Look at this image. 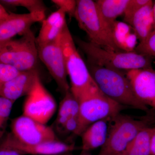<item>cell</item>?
I'll use <instances>...</instances> for the list:
<instances>
[{"label":"cell","mask_w":155,"mask_h":155,"mask_svg":"<svg viewBox=\"0 0 155 155\" xmlns=\"http://www.w3.org/2000/svg\"><path fill=\"white\" fill-rule=\"evenodd\" d=\"M87 65L95 83L106 96L121 105L149 113L148 107L141 104L134 95L125 72L89 61Z\"/></svg>","instance_id":"6da1fadb"},{"label":"cell","mask_w":155,"mask_h":155,"mask_svg":"<svg viewBox=\"0 0 155 155\" xmlns=\"http://www.w3.org/2000/svg\"><path fill=\"white\" fill-rule=\"evenodd\" d=\"M75 41L86 55L88 61L97 65L124 72L153 67L152 57L138 54L134 51L131 52L112 51L80 39H75Z\"/></svg>","instance_id":"7a4b0ae2"},{"label":"cell","mask_w":155,"mask_h":155,"mask_svg":"<svg viewBox=\"0 0 155 155\" xmlns=\"http://www.w3.org/2000/svg\"><path fill=\"white\" fill-rule=\"evenodd\" d=\"M79 104L78 128L75 134L80 136L94 122L110 119L120 114L124 109L100 91L96 84L91 87L77 99Z\"/></svg>","instance_id":"3957f363"},{"label":"cell","mask_w":155,"mask_h":155,"mask_svg":"<svg viewBox=\"0 0 155 155\" xmlns=\"http://www.w3.org/2000/svg\"><path fill=\"white\" fill-rule=\"evenodd\" d=\"M150 117L137 119L119 114L110 119L105 143L98 155H122L138 134L150 127Z\"/></svg>","instance_id":"277c9868"},{"label":"cell","mask_w":155,"mask_h":155,"mask_svg":"<svg viewBox=\"0 0 155 155\" xmlns=\"http://www.w3.org/2000/svg\"><path fill=\"white\" fill-rule=\"evenodd\" d=\"M74 17L90 42L106 49L122 51L114 42L111 29L101 16L95 1L77 0Z\"/></svg>","instance_id":"5b68a950"},{"label":"cell","mask_w":155,"mask_h":155,"mask_svg":"<svg viewBox=\"0 0 155 155\" xmlns=\"http://www.w3.org/2000/svg\"><path fill=\"white\" fill-rule=\"evenodd\" d=\"M61 44L66 70L70 81V90L76 99L96 84L86 63L78 51L67 23L61 34Z\"/></svg>","instance_id":"8992f818"},{"label":"cell","mask_w":155,"mask_h":155,"mask_svg":"<svg viewBox=\"0 0 155 155\" xmlns=\"http://www.w3.org/2000/svg\"><path fill=\"white\" fill-rule=\"evenodd\" d=\"M22 36L6 42L0 53V63L11 65L20 72L35 69L39 59L36 38L31 29Z\"/></svg>","instance_id":"52a82bcc"},{"label":"cell","mask_w":155,"mask_h":155,"mask_svg":"<svg viewBox=\"0 0 155 155\" xmlns=\"http://www.w3.org/2000/svg\"><path fill=\"white\" fill-rule=\"evenodd\" d=\"M56 109L54 99L44 86L38 75L26 95L23 115L46 125L54 116Z\"/></svg>","instance_id":"ba28073f"},{"label":"cell","mask_w":155,"mask_h":155,"mask_svg":"<svg viewBox=\"0 0 155 155\" xmlns=\"http://www.w3.org/2000/svg\"><path fill=\"white\" fill-rule=\"evenodd\" d=\"M61 34L55 40L38 45V58L43 63L64 94L70 90L61 44Z\"/></svg>","instance_id":"9c48e42d"},{"label":"cell","mask_w":155,"mask_h":155,"mask_svg":"<svg viewBox=\"0 0 155 155\" xmlns=\"http://www.w3.org/2000/svg\"><path fill=\"white\" fill-rule=\"evenodd\" d=\"M11 128L14 137L23 144L31 145L58 140L51 127L23 115L12 120Z\"/></svg>","instance_id":"30bf717a"},{"label":"cell","mask_w":155,"mask_h":155,"mask_svg":"<svg viewBox=\"0 0 155 155\" xmlns=\"http://www.w3.org/2000/svg\"><path fill=\"white\" fill-rule=\"evenodd\" d=\"M134 95L141 104L155 113V69H136L125 72Z\"/></svg>","instance_id":"8fae6325"},{"label":"cell","mask_w":155,"mask_h":155,"mask_svg":"<svg viewBox=\"0 0 155 155\" xmlns=\"http://www.w3.org/2000/svg\"><path fill=\"white\" fill-rule=\"evenodd\" d=\"M45 19L44 12L24 14H9L0 22V41L10 40L15 35H23L36 22Z\"/></svg>","instance_id":"7c38bea8"},{"label":"cell","mask_w":155,"mask_h":155,"mask_svg":"<svg viewBox=\"0 0 155 155\" xmlns=\"http://www.w3.org/2000/svg\"><path fill=\"white\" fill-rule=\"evenodd\" d=\"M38 75L36 69L20 72L11 80L0 84V97L15 102L29 93Z\"/></svg>","instance_id":"4fadbf2b"},{"label":"cell","mask_w":155,"mask_h":155,"mask_svg":"<svg viewBox=\"0 0 155 155\" xmlns=\"http://www.w3.org/2000/svg\"><path fill=\"white\" fill-rule=\"evenodd\" d=\"M11 135L14 146L25 155H61L69 153L75 149L74 144H69L58 140L27 145L20 143L12 133Z\"/></svg>","instance_id":"5bb4252c"},{"label":"cell","mask_w":155,"mask_h":155,"mask_svg":"<svg viewBox=\"0 0 155 155\" xmlns=\"http://www.w3.org/2000/svg\"><path fill=\"white\" fill-rule=\"evenodd\" d=\"M66 15L62 10L58 9L44 19L36 38L38 45L48 43L58 38L67 23Z\"/></svg>","instance_id":"9a60e30c"},{"label":"cell","mask_w":155,"mask_h":155,"mask_svg":"<svg viewBox=\"0 0 155 155\" xmlns=\"http://www.w3.org/2000/svg\"><path fill=\"white\" fill-rule=\"evenodd\" d=\"M129 25L132 27L140 42L144 41L150 36L154 27L152 1L135 13Z\"/></svg>","instance_id":"2e32d148"},{"label":"cell","mask_w":155,"mask_h":155,"mask_svg":"<svg viewBox=\"0 0 155 155\" xmlns=\"http://www.w3.org/2000/svg\"><path fill=\"white\" fill-rule=\"evenodd\" d=\"M110 119L100 120L90 125L81 134V149L84 153L101 147L107 136Z\"/></svg>","instance_id":"e0dca14e"},{"label":"cell","mask_w":155,"mask_h":155,"mask_svg":"<svg viewBox=\"0 0 155 155\" xmlns=\"http://www.w3.org/2000/svg\"><path fill=\"white\" fill-rule=\"evenodd\" d=\"M114 42L122 51H133L136 47L137 38L130 25L116 20L111 28Z\"/></svg>","instance_id":"ac0fdd59"},{"label":"cell","mask_w":155,"mask_h":155,"mask_svg":"<svg viewBox=\"0 0 155 155\" xmlns=\"http://www.w3.org/2000/svg\"><path fill=\"white\" fill-rule=\"evenodd\" d=\"M129 0H97L95 1L104 21L111 30L116 19L124 14Z\"/></svg>","instance_id":"d6986e66"},{"label":"cell","mask_w":155,"mask_h":155,"mask_svg":"<svg viewBox=\"0 0 155 155\" xmlns=\"http://www.w3.org/2000/svg\"><path fill=\"white\" fill-rule=\"evenodd\" d=\"M79 111V102L70 90L64 94L60 103L56 118V125L62 128L68 119L78 117Z\"/></svg>","instance_id":"ffe728a7"},{"label":"cell","mask_w":155,"mask_h":155,"mask_svg":"<svg viewBox=\"0 0 155 155\" xmlns=\"http://www.w3.org/2000/svg\"><path fill=\"white\" fill-rule=\"evenodd\" d=\"M154 127L141 130L122 155H151L150 142Z\"/></svg>","instance_id":"44dd1931"},{"label":"cell","mask_w":155,"mask_h":155,"mask_svg":"<svg viewBox=\"0 0 155 155\" xmlns=\"http://www.w3.org/2000/svg\"><path fill=\"white\" fill-rule=\"evenodd\" d=\"M0 3L10 7H22L30 13H45L46 9L43 2L41 0H1Z\"/></svg>","instance_id":"7402d4cb"},{"label":"cell","mask_w":155,"mask_h":155,"mask_svg":"<svg viewBox=\"0 0 155 155\" xmlns=\"http://www.w3.org/2000/svg\"><path fill=\"white\" fill-rule=\"evenodd\" d=\"M14 104L11 101L0 97V142L5 132L7 122Z\"/></svg>","instance_id":"603a6c76"},{"label":"cell","mask_w":155,"mask_h":155,"mask_svg":"<svg viewBox=\"0 0 155 155\" xmlns=\"http://www.w3.org/2000/svg\"><path fill=\"white\" fill-rule=\"evenodd\" d=\"M134 51L141 54L155 57V31L152 32L144 41L139 42Z\"/></svg>","instance_id":"cb8c5ba5"},{"label":"cell","mask_w":155,"mask_h":155,"mask_svg":"<svg viewBox=\"0 0 155 155\" xmlns=\"http://www.w3.org/2000/svg\"><path fill=\"white\" fill-rule=\"evenodd\" d=\"M151 0H129L124 12V21L129 25L132 17L135 13Z\"/></svg>","instance_id":"d4e9b609"},{"label":"cell","mask_w":155,"mask_h":155,"mask_svg":"<svg viewBox=\"0 0 155 155\" xmlns=\"http://www.w3.org/2000/svg\"><path fill=\"white\" fill-rule=\"evenodd\" d=\"M0 155H25L14 146L11 133L8 134L0 142Z\"/></svg>","instance_id":"484cf974"},{"label":"cell","mask_w":155,"mask_h":155,"mask_svg":"<svg viewBox=\"0 0 155 155\" xmlns=\"http://www.w3.org/2000/svg\"><path fill=\"white\" fill-rule=\"evenodd\" d=\"M52 2L58 6L66 14L74 17L77 7V1L75 0H52Z\"/></svg>","instance_id":"4316f807"},{"label":"cell","mask_w":155,"mask_h":155,"mask_svg":"<svg viewBox=\"0 0 155 155\" xmlns=\"http://www.w3.org/2000/svg\"><path fill=\"white\" fill-rule=\"evenodd\" d=\"M20 72L11 65L0 63V84L11 80Z\"/></svg>","instance_id":"83f0119b"},{"label":"cell","mask_w":155,"mask_h":155,"mask_svg":"<svg viewBox=\"0 0 155 155\" xmlns=\"http://www.w3.org/2000/svg\"><path fill=\"white\" fill-rule=\"evenodd\" d=\"M78 117H74L68 119L62 128L66 132L75 134L78 128Z\"/></svg>","instance_id":"f1b7e54d"},{"label":"cell","mask_w":155,"mask_h":155,"mask_svg":"<svg viewBox=\"0 0 155 155\" xmlns=\"http://www.w3.org/2000/svg\"><path fill=\"white\" fill-rule=\"evenodd\" d=\"M150 148L151 155H155V127L151 137Z\"/></svg>","instance_id":"f546056e"},{"label":"cell","mask_w":155,"mask_h":155,"mask_svg":"<svg viewBox=\"0 0 155 155\" xmlns=\"http://www.w3.org/2000/svg\"><path fill=\"white\" fill-rule=\"evenodd\" d=\"M9 13L6 11L3 5L0 3V22L8 16Z\"/></svg>","instance_id":"4dcf8cb0"},{"label":"cell","mask_w":155,"mask_h":155,"mask_svg":"<svg viewBox=\"0 0 155 155\" xmlns=\"http://www.w3.org/2000/svg\"><path fill=\"white\" fill-rule=\"evenodd\" d=\"M153 12L154 19V27L153 31H155V2H153Z\"/></svg>","instance_id":"1f68e13d"},{"label":"cell","mask_w":155,"mask_h":155,"mask_svg":"<svg viewBox=\"0 0 155 155\" xmlns=\"http://www.w3.org/2000/svg\"><path fill=\"white\" fill-rule=\"evenodd\" d=\"M6 41H0V53L1 52L2 49L4 47V45L5 44Z\"/></svg>","instance_id":"d6a6232c"},{"label":"cell","mask_w":155,"mask_h":155,"mask_svg":"<svg viewBox=\"0 0 155 155\" xmlns=\"http://www.w3.org/2000/svg\"><path fill=\"white\" fill-rule=\"evenodd\" d=\"M74 155L70 153H67L64 154H62V155ZM80 155H89L86 154V153H84V154H81Z\"/></svg>","instance_id":"836d02e7"}]
</instances>
